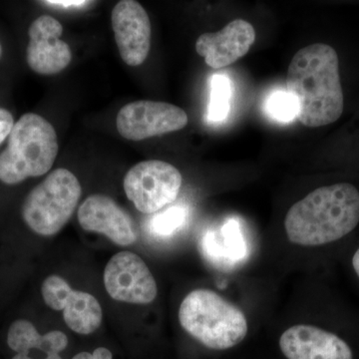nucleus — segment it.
Here are the masks:
<instances>
[{"label":"nucleus","instance_id":"9b49d317","mask_svg":"<svg viewBox=\"0 0 359 359\" xmlns=\"http://www.w3.org/2000/svg\"><path fill=\"white\" fill-rule=\"evenodd\" d=\"M280 348L287 359H354L353 347L344 337L313 325H297L285 330Z\"/></svg>","mask_w":359,"mask_h":359},{"label":"nucleus","instance_id":"39448f33","mask_svg":"<svg viewBox=\"0 0 359 359\" xmlns=\"http://www.w3.org/2000/svg\"><path fill=\"white\" fill-rule=\"evenodd\" d=\"M81 192L72 172L63 168L54 170L28 194L21 210L23 221L37 235H55L69 221Z\"/></svg>","mask_w":359,"mask_h":359},{"label":"nucleus","instance_id":"0eeeda50","mask_svg":"<svg viewBox=\"0 0 359 359\" xmlns=\"http://www.w3.org/2000/svg\"><path fill=\"white\" fill-rule=\"evenodd\" d=\"M188 115L178 106L156 101L127 104L117 115V130L127 140L141 141L185 128Z\"/></svg>","mask_w":359,"mask_h":359},{"label":"nucleus","instance_id":"f3484780","mask_svg":"<svg viewBox=\"0 0 359 359\" xmlns=\"http://www.w3.org/2000/svg\"><path fill=\"white\" fill-rule=\"evenodd\" d=\"M186 208L177 205L156 215L149 224V230L158 237H169L184 226L187 219Z\"/></svg>","mask_w":359,"mask_h":359},{"label":"nucleus","instance_id":"1a4fd4ad","mask_svg":"<svg viewBox=\"0 0 359 359\" xmlns=\"http://www.w3.org/2000/svg\"><path fill=\"white\" fill-rule=\"evenodd\" d=\"M45 304L54 311H62L67 327L79 334H91L102 323V308L88 292L73 290L65 278L50 276L41 287Z\"/></svg>","mask_w":359,"mask_h":359},{"label":"nucleus","instance_id":"423d86ee","mask_svg":"<svg viewBox=\"0 0 359 359\" xmlns=\"http://www.w3.org/2000/svg\"><path fill=\"white\" fill-rule=\"evenodd\" d=\"M183 177L176 167L159 160L138 163L127 172L124 191L144 214L159 212L178 197Z\"/></svg>","mask_w":359,"mask_h":359},{"label":"nucleus","instance_id":"9d476101","mask_svg":"<svg viewBox=\"0 0 359 359\" xmlns=\"http://www.w3.org/2000/svg\"><path fill=\"white\" fill-rule=\"evenodd\" d=\"M113 32L120 56L126 65L145 62L151 48V22L148 13L138 1L122 0L111 14Z\"/></svg>","mask_w":359,"mask_h":359},{"label":"nucleus","instance_id":"6e6552de","mask_svg":"<svg viewBox=\"0 0 359 359\" xmlns=\"http://www.w3.org/2000/svg\"><path fill=\"white\" fill-rule=\"evenodd\" d=\"M104 285L117 302L149 304L158 294L157 283L138 255L120 252L111 257L104 271Z\"/></svg>","mask_w":359,"mask_h":359},{"label":"nucleus","instance_id":"ddd939ff","mask_svg":"<svg viewBox=\"0 0 359 359\" xmlns=\"http://www.w3.org/2000/svg\"><path fill=\"white\" fill-rule=\"evenodd\" d=\"M78 221L83 230L102 233L115 245L128 247L137 241L133 219L107 196L87 198L78 210Z\"/></svg>","mask_w":359,"mask_h":359},{"label":"nucleus","instance_id":"a211bd4d","mask_svg":"<svg viewBox=\"0 0 359 359\" xmlns=\"http://www.w3.org/2000/svg\"><path fill=\"white\" fill-rule=\"evenodd\" d=\"M13 125V117L11 113L0 108V145L11 134Z\"/></svg>","mask_w":359,"mask_h":359},{"label":"nucleus","instance_id":"f257e3e1","mask_svg":"<svg viewBox=\"0 0 359 359\" xmlns=\"http://www.w3.org/2000/svg\"><path fill=\"white\" fill-rule=\"evenodd\" d=\"M287 90L297 104V119L311 128L327 126L344 113V97L337 51L314 43L295 53L287 70Z\"/></svg>","mask_w":359,"mask_h":359},{"label":"nucleus","instance_id":"6ab92c4d","mask_svg":"<svg viewBox=\"0 0 359 359\" xmlns=\"http://www.w3.org/2000/svg\"><path fill=\"white\" fill-rule=\"evenodd\" d=\"M72 359H113V354L106 347H98L93 353H80Z\"/></svg>","mask_w":359,"mask_h":359},{"label":"nucleus","instance_id":"f8f14e48","mask_svg":"<svg viewBox=\"0 0 359 359\" xmlns=\"http://www.w3.org/2000/svg\"><path fill=\"white\" fill-rule=\"evenodd\" d=\"M63 27L57 20L42 15L33 21L28 30L29 43L26 50L28 65L41 75L57 74L71 62L69 45L60 39Z\"/></svg>","mask_w":359,"mask_h":359},{"label":"nucleus","instance_id":"4468645a","mask_svg":"<svg viewBox=\"0 0 359 359\" xmlns=\"http://www.w3.org/2000/svg\"><path fill=\"white\" fill-rule=\"evenodd\" d=\"M256 40L254 26L244 20L231 21L223 29L205 33L196 42V50L214 69L226 67L244 57Z\"/></svg>","mask_w":359,"mask_h":359},{"label":"nucleus","instance_id":"5701e85b","mask_svg":"<svg viewBox=\"0 0 359 359\" xmlns=\"http://www.w3.org/2000/svg\"><path fill=\"white\" fill-rule=\"evenodd\" d=\"M45 359H62V358H61L60 354L59 353H52Z\"/></svg>","mask_w":359,"mask_h":359},{"label":"nucleus","instance_id":"aec40b11","mask_svg":"<svg viewBox=\"0 0 359 359\" xmlns=\"http://www.w3.org/2000/svg\"><path fill=\"white\" fill-rule=\"evenodd\" d=\"M43 4L62 7H80L86 6L90 2L85 0H48V1H43Z\"/></svg>","mask_w":359,"mask_h":359},{"label":"nucleus","instance_id":"412c9836","mask_svg":"<svg viewBox=\"0 0 359 359\" xmlns=\"http://www.w3.org/2000/svg\"><path fill=\"white\" fill-rule=\"evenodd\" d=\"M349 264H351V271H353L354 276H355L356 280L359 283V244L351 252Z\"/></svg>","mask_w":359,"mask_h":359},{"label":"nucleus","instance_id":"dca6fc26","mask_svg":"<svg viewBox=\"0 0 359 359\" xmlns=\"http://www.w3.org/2000/svg\"><path fill=\"white\" fill-rule=\"evenodd\" d=\"M264 111L275 121L287 124L297 118V101L287 90H276L266 97Z\"/></svg>","mask_w":359,"mask_h":359},{"label":"nucleus","instance_id":"b1692460","mask_svg":"<svg viewBox=\"0 0 359 359\" xmlns=\"http://www.w3.org/2000/svg\"><path fill=\"white\" fill-rule=\"evenodd\" d=\"M0 56H1V45H0Z\"/></svg>","mask_w":359,"mask_h":359},{"label":"nucleus","instance_id":"20e7f679","mask_svg":"<svg viewBox=\"0 0 359 359\" xmlns=\"http://www.w3.org/2000/svg\"><path fill=\"white\" fill-rule=\"evenodd\" d=\"M57 134L40 115L27 113L14 123L0 153V181L16 185L50 171L58 154Z\"/></svg>","mask_w":359,"mask_h":359},{"label":"nucleus","instance_id":"2eb2a0df","mask_svg":"<svg viewBox=\"0 0 359 359\" xmlns=\"http://www.w3.org/2000/svg\"><path fill=\"white\" fill-rule=\"evenodd\" d=\"M233 84L226 75L215 74L211 79V94L208 106V120L214 123L223 122L231 110Z\"/></svg>","mask_w":359,"mask_h":359},{"label":"nucleus","instance_id":"7ed1b4c3","mask_svg":"<svg viewBox=\"0 0 359 359\" xmlns=\"http://www.w3.org/2000/svg\"><path fill=\"white\" fill-rule=\"evenodd\" d=\"M179 320L187 334L214 351L238 346L249 330L247 318L238 306L207 289L186 295L180 306Z\"/></svg>","mask_w":359,"mask_h":359},{"label":"nucleus","instance_id":"4be33fe9","mask_svg":"<svg viewBox=\"0 0 359 359\" xmlns=\"http://www.w3.org/2000/svg\"><path fill=\"white\" fill-rule=\"evenodd\" d=\"M13 359H34V358H30V356L26 353H16L15 355L13 356Z\"/></svg>","mask_w":359,"mask_h":359},{"label":"nucleus","instance_id":"f03ea898","mask_svg":"<svg viewBox=\"0 0 359 359\" xmlns=\"http://www.w3.org/2000/svg\"><path fill=\"white\" fill-rule=\"evenodd\" d=\"M359 226V190L351 183L320 187L287 211L285 230L302 247L337 245Z\"/></svg>","mask_w":359,"mask_h":359}]
</instances>
